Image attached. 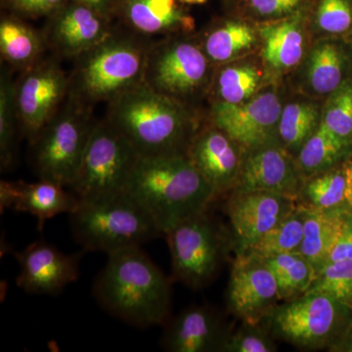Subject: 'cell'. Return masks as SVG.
I'll list each match as a JSON object with an SVG mask.
<instances>
[{"label": "cell", "mask_w": 352, "mask_h": 352, "mask_svg": "<svg viewBox=\"0 0 352 352\" xmlns=\"http://www.w3.org/2000/svg\"><path fill=\"white\" fill-rule=\"evenodd\" d=\"M107 256L92 289L97 303L107 314L134 327L164 326L171 317V278L141 247Z\"/></svg>", "instance_id": "cell-1"}, {"label": "cell", "mask_w": 352, "mask_h": 352, "mask_svg": "<svg viewBox=\"0 0 352 352\" xmlns=\"http://www.w3.org/2000/svg\"><path fill=\"white\" fill-rule=\"evenodd\" d=\"M124 193L151 217L164 237L182 220L208 210L217 198L186 154L139 157Z\"/></svg>", "instance_id": "cell-2"}, {"label": "cell", "mask_w": 352, "mask_h": 352, "mask_svg": "<svg viewBox=\"0 0 352 352\" xmlns=\"http://www.w3.org/2000/svg\"><path fill=\"white\" fill-rule=\"evenodd\" d=\"M106 120L126 136L140 157L187 154L198 119L187 104L142 83L108 103Z\"/></svg>", "instance_id": "cell-3"}, {"label": "cell", "mask_w": 352, "mask_h": 352, "mask_svg": "<svg viewBox=\"0 0 352 352\" xmlns=\"http://www.w3.org/2000/svg\"><path fill=\"white\" fill-rule=\"evenodd\" d=\"M150 44L138 34L113 31L107 38L76 58L69 76V98L91 107L110 103L142 85Z\"/></svg>", "instance_id": "cell-4"}, {"label": "cell", "mask_w": 352, "mask_h": 352, "mask_svg": "<svg viewBox=\"0 0 352 352\" xmlns=\"http://www.w3.org/2000/svg\"><path fill=\"white\" fill-rule=\"evenodd\" d=\"M69 215L74 238L85 252L109 256L164 237L151 217L124 192L80 201Z\"/></svg>", "instance_id": "cell-5"}, {"label": "cell", "mask_w": 352, "mask_h": 352, "mask_svg": "<svg viewBox=\"0 0 352 352\" xmlns=\"http://www.w3.org/2000/svg\"><path fill=\"white\" fill-rule=\"evenodd\" d=\"M96 122L91 107L69 98L32 142V163L39 179L71 186L80 170Z\"/></svg>", "instance_id": "cell-6"}, {"label": "cell", "mask_w": 352, "mask_h": 352, "mask_svg": "<svg viewBox=\"0 0 352 352\" xmlns=\"http://www.w3.org/2000/svg\"><path fill=\"white\" fill-rule=\"evenodd\" d=\"M214 67L201 43L173 34L150 44L143 83L188 105V101L210 89Z\"/></svg>", "instance_id": "cell-7"}, {"label": "cell", "mask_w": 352, "mask_h": 352, "mask_svg": "<svg viewBox=\"0 0 352 352\" xmlns=\"http://www.w3.org/2000/svg\"><path fill=\"white\" fill-rule=\"evenodd\" d=\"M140 155L107 120L96 122L69 191L80 201L122 193Z\"/></svg>", "instance_id": "cell-8"}, {"label": "cell", "mask_w": 352, "mask_h": 352, "mask_svg": "<svg viewBox=\"0 0 352 352\" xmlns=\"http://www.w3.org/2000/svg\"><path fill=\"white\" fill-rule=\"evenodd\" d=\"M208 210L176 224L166 234L173 279L192 289L210 284L226 254V238Z\"/></svg>", "instance_id": "cell-9"}, {"label": "cell", "mask_w": 352, "mask_h": 352, "mask_svg": "<svg viewBox=\"0 0 352 352\" xmlns=\"http://www.w3.org/2000/svg\"><path fill=\"white\" fill-rule=\"evenodd\" d=\"M346 309L349 308L330 296L307 293L277 305L266 319L278 339L314 351L330 347L339 338Z\"/></svg>", "instance_id": "cell-10"}, {"label": "cell", "mask_w": 352, "mask_h": 352, "mask_svg": "<svg viewBox=\"0 0 352 352\" xmlns=\"http://www.w3.org/2000/svg\"><path fill=\"white\" fill-rule=\"evenodd\" d=\"M69 76L54 60H41L15 82L20 131L31 143L69 96Z\"/></svg>", "instance_id": "cell-11"}, {"label": "cell", "mask_w": 352, "mask_h": 352, "mask_svg": "<svg viewBox=\"0 0 352 352\" xmlns=\"http://www.w3.org/2000/svg\"><path fill=\"white\" fill-rule=\"evenodd\" d=\"M281 96L275 89H263L241 104L214 101L210 122L244 149L278 140Z\"/></svg>", "instance_id": "cell-12"}, {"label": "cell", "mask_w": 352, "mask_h": 352, "mask_svg": "<svg viewBox=\"0 0 352 352\" xmlns=\"http://www.w3.org/2000/svg\"><path fill=\"white\" fill-rule=\"evenodd\" d=\"M276 280L258 256L238 252L227 289L231 314L244 323L258 325L279 302Z\"/></svg>", "instance_id": "cell-13"}, {"label": "cell", "mask_w": 352, "mask_h": 352, "mask_svg": "<svg viewBox=\"0 0 352 352\" xmlns=\"http://www.w3.org/2000/svg\"><path fill=\"white\" fill-rule=\"evenodd\" d=\"M85 251L65 254L45 241H36L14 252L19 264L16 283L32 295H58L80 277V264Z\"/></svg>", "instance_id": "cell-14"}, {"label": "cell", "mask_w": 352, "mask_h": 352, "mask_svg": "<svg viewBox=\"0 0 352 352\" xmlns=\"http://www.w3.org/2000/svg\"><path fill=\"white\" fill-rule=\"evenodd\" d=\"M296 208V200L281 194L234 190L227 214L238 252H249Z\"/></svg>", "instance_id": "cell-15"}, {"label": "cell", "mask_w": 352, "mask_h": 352, "mask_svg": "<svg viewBox=\"0 0 352 352\" xmlns=\"http://www.w3.org/2000/svg\"><path fill=\"white\" fill-rule=\"evenodd\" d=\"M111 19L92 7L68 0L48 17L46 43L61 56L78 58L112 34Z\"/></svg>", "instance_id": "cell-16"}, {"label": "cell", "mask_w": 352, "mask_h": 352, "mask_svg": "<svg viewBox=\"0 0 352 352\" xmlns=\"http://www.w3.org/2000/svg\"><path fill=\"white\" fill-rule=\"evenodd\" d=\"M296 161L279 140L244 150L237 187L240 191H265L296 200L300 188Z\"/></svg>", "instance_id": "cell-17"}, {"label": "cell", "mask_w": 352, "mask_h": 352, "mask_svg": "<svg viewBox=\"0 0 352 352\" xmlns=\"http://www.w3.org/2000/svg\"><path fill=\"white\" fill-rule=\"evenodd\" d=\"M244 148L210 124L194 136L187 157L217 196L237 187Z\"/></svg>", "instance_id": "cell-18"}, {"label": "cell", "mask_w": 352, "mask_h": 352, "mask_svg": "<svg viewBox=\"0 0 352 352\" xmlns=\"http://www.w3.org/2000/svg\"><path fill=\"white\" fill-rule=\"evenodd\" d=\"M163 327L160 344L170 352H222L230 333L221 315L210 305L186 308Z\"/></svg>", "instance_id": "cell-19"}, {"label": "cell", "mask_w": 352, "mask_h": 352, "mask_svg": "<svg viewBox=\"0 0 352 352\" xmlns=\"http://www.w3.org/2000/svg\"><path fill=\"white\" fill-rule=\"evenodd\" d=\"M311 1L281 19L256 22L261 38V58L265 68L273 75H285L302 64L307 51V32L309 29Z\"/></svg>", "instance_id": "cell-20"}, {"label": "cell", "mask_w": 352, "mask_h": 352, "mask_svg": "<svg viewBox=\"0 0 352 352\" xmlns=\"http://www.w3.org/2000/svg\"><path fill=\"white\" fill-rule=\"evenodd\" d=\"M67 187L50 180L38 182H0V208L13 210L34 215L38 219V229L43 230L46 220L56 215L71 214L80 205V200Z\"/></svg>", "instance_id": "cell-21"}, {"label": "cell", "mask_w": 352, "mask_h": 352, "mask_svg": "<svg viewBox=\"0 0 352 352\" xmlns=\"http://www.w3.org/2000/svg\"><path fill=\"white\" fill-rule=\"evenodd\" d=\"M349 69L351 56L344 43L335 36H324L315 41L303 58L300 87L311 98H327L351 78Z\"/></svg>", "instance_id": "cell-22"}, {"label": "cell", "mask_w": 352, "mask_h": 352, "mask_svg": "<svg viewBox=\"0 0 352 352\" xmlns=\"http://www.w3.org/2000/svg\"><path fill=\"white\" fill-rule=\"evenodd\" d=\"M177 1L179 0H122L117 16L140 36L187 34L193 31L195 21Z\"/></svg>", "instance_id": "cell-23"}, {"label": "cell", "mask_w": 352, "mask_h": 352, "mask_svg": "<svg viewBox=\"0 0 352 352\" xmlns=\"http://www.w3.org/2000/svg\"><path fill=\"white\" fill-rule=\"evenodd\" d=\"M48 47L43 32H39L17 16H6L0 22V53L10 68L27 71L43 60Z\"/></svg>", "instance_id": "cell-24"}, {"label": "cell", "mask_w": 352, "mask_h": 352, "mask_svg": "<svg viewBox=\"0 0 352 352\" xmlns=\"http://www.w3.org/2000/svg\"><path fill=\"white\" fill-rule=\"evenodd\" d=\"M203 50L214 65H224L244 56L261 45L256 24L244 19H229L208 30Z\"/></svg>", "instance_id": "cell-25"}, {"label": "cell", "mask_w": 352, "mask_h": 352, "mask_svg": "<svg viewBox=\"0 0 352 352\" xmlns=\"http://www.w3.org/2000/svg\"><path fill=\"white\" fill-rule=\"evenodd\" d=\"M302 208L305 229L298 252L314 264L318 272L327 261L336 234L346 212L336 208Z\"/></svg>", "instance_id": "cell-26"}, {"label": "cell", "mask_w": 352, "mask_h": 352, "mask_svg": "<svg viewBox=\"0 0 352 352\" xmlns=\"http://www.w3.org/2000/svg\"><path fill=\"white\" fill-rule=\"evenodd\" d=\"M322 108L314 98L283 105L278 124V140L291 154H298L320 126Z\"/></svg>", "instance_id": "cell-27"}, {"label": "cell", "mask_w": 352, "mask_h": 352, "mask_svg": "<svg viewBox=\"0 0 352 352\" xmlns=\"http://www.w3.org/2000/svg\"><path fill=\"white\" fill-rule=\"evenodd\" d=\"M263 69L251 62L224 64L215 72L212 87L214 101L241 104L263 90Z\"/></svg>", "instance_id": "cell-28"}, {"label": "cell", "mask_w": 352, "mask_h": 352, "mask_svg": "<svg viewBox=\"0 0 352 352\" xmlns=\"http://www.w3.org/2000/svg\"><path fill=\"white\" fill-rule=\"evenodd\" d=\"M275 280L280 300H289L305 295L317 277V270L300 252L261 258Z\"/></svg>", "instance_id": "cell-29"}, {"label": "cell", "mask_w": 352, "mask_h": 352, "mask_svg": "<svg viewBox=\"0 0 352 352\" xmlns=\"http://www.w3.org/2000/svg\"><path fill=\"white\" fill-rule=\"evenodd\" d=\"M349 145L338 138L325 124H320L316 131L302 145L296 157L300 173L316 175L332 166L342 156Z\"/></svg>", "instance_id": "cell-30"}, {"label": "cell", "mask_w": 352, "mask_h": 352, "mask_svg": "<svg viewBox=\"0 0 352 352\" xmlns=\"http://www.w3.org/2000/svg\"><path fill=\"white\" fill-rule=\"evenodd\" d=\"M303 212L296 207L247 252L261 258L300 252L303 239Z\"/></svg>", "instance_id": "cell-31"}, {"label": "cell", "mask_w": 352, "mask_h": 352, "mask_svg": "<svg viewBox=\"0 0 352 352\" xmlns=\"http://www.w3.org/2000/svg\"><path fill=\"white\" fill-rule=\"evenodd\" d=\"M20 131L15 98V82L7 69L0 80V163L2 168H10L15 160L17 132Z\"/></svg>", "instance_id": "cell-32"}, {"label": "cell", "mask_w": 352, "mask_h": 352, "mask_svg": "<svg viewBox=\"0 0 352 352\" xmlns=\"http://www.w3.org/2000/svg\"><path fill=\"white\" fill-rule=\"evenodd\" d=\"M308 23L322 38L351 34L352 0H312Z\"/></svg>", "instance_id": "cell-33"}, {"label": "cell", "mask_w": 352, "mask_h": 352, "mask_svg": "<svg viewBox=\"0 0 352 352\" xmlns=\"http://www.w3.org/2000/svg\"><path fill=\"white\" fill-rule=\"evenodd\" d=\"M307 293L323 294L344 307L352 308V261L322 266Z\"/></svg>", "instance_id": "cell-34"}, {"label": "cell", "mask_w": 352, "mask_h": 352, "mask_svg": "<svg viewBox=\"0 0 352 352\" xmlns=\"http://www.w3.org/2000/svg\"><path fill=\"white\" fill-rule=\"evenodd\" d=\"M321 122L349 144L352 139V78L326 98Z\"/></svg>", "instance_id": "cell-35"}, {"label": "cell", "mask_w": 352, "mask_h": 352, "mask_svg": "<svg viewBox=\"0 0 352 352\" xmlns=\"http://www.w3.org/2000/svg\"><path fill=\"white\" fill-rule=\"evenodd\" d=\"M346 176L344 171H323L314 175L305 184L303 193L310 207L318 208H337L344 201Z\"/></svg>", "instance_id": "cell-36"}, {"label": "cell", "mask_w": 352, "mask_h": 352, "mask_svg": "<svg viewBox=\"0 0 352 352\" xmlns=\"http://www.w3.org/2000/svg\"><path fill=\"white\" fill-rule=\"evenodd\" d=\"M311 0H241L245 17L256 22L281 19L302 9Z\"/></svg>", "instance_id": "cell-37"}, {"label": "cell", "mask_w": 352, "mask_h": 352, "mask_svg": "<svg viewBox=\"0 0 352 352\" xmlns=\"http://www.w3.org/2000/svg\"><path fill=\"white\" fill-rule=\"evenodd\" d=\"M277 351L270 336L258 325L244 323L236 332L229 333L222 352H274Z\"/></svg>", "instance_id": "cell-38"}, {"label": "cell", "mask_w": 352, "mask_h": 352, "mask_svg": "<svg viewBox=\"0 0 352 352\" xmlns=\"http://www.w3.org/2000/svg\"><path fill=\"white\" fill-rule=\"evenodd\" d=\"M15 15L25 18L50 17L68 0H2Z\"/></svg>", "instance_id": "cell-39"}, {"label": "cell", "mask_w": 352, "mask_h": 352, "mask_svg": "<svg viewBox=\"0 0 352 352\" xmlns=\"http://www.w3.org/2000/svg\"><path fill=\"white\" fill-rule=\"evenodd\" d=\"M352 261V214H344L325 264Z\"/></svg>", "instance_id": "cell-40"}, {"label": "cell", "mask_w": 352, "mask_h": 352, "mask_svg": "<svg viewBox=\"0 0 352 352\" xmlns=\"http://www.w3.org/2000/svg\"><path fill=\"white\" fill-rule=\"evenodd\" d=\"M96 9L99 12L105 14L108 17L113 18L117 15L122 0H71Z\"/></svg>", "instance_id": "cell-41"}, {"label": "cell", "mask_w": 352, "mask_h": 352, "mask_svg": "<svg viewBox=\"0 0 352 352\" xmlns=\"http://www.w3.org/2000/svg\"><path fill=\"white\" fill-rule=\"evenodd\" d=\"M329 349L332 351L352 352V330L347 332L346 337L336 340Z\"/></svg>", "instance_id": "cell-42"}, {"label": "cell", "mask_w": 352, "mask_h": 352, "mask_svg": "<svg viewBox=\"0 0 352 352\" xmlns=\"http://www.w3.org/2000/svg\"><path fill=\"white\" fill-rule=\"evenodd\" d=\"M346 176V191H344V201L352 207V164H349L344 170Z\"/></svg>", "instance_id": "cell-43"}, {"label": "cell", "mask_w": 352, "mask_h": 352, "mask_svg": "<svg viewBox=\"0 0 352 352\" xmlns=\"http://www.w3.org/2000/svg\"><path fill=\"white\" fill-rule=\"evenodd\" d=\"M208 0H179L182 3L186 4H203L207 2Z\"/></svg>", "instance_id": "cell-44"}, {"label": "cell", "mask_w": 352, "mask_h": 352, "mask_svg": "<svg viewBox=\"0 0 352 352\" xmlns=\"http://www.w3.org/2000/svg\"><path fill=\"white\" fill-rule=\"evenodd\" d=\"M351 48H352V32H351Z\"/></svg>", "instance_id": "cell-45"}]
</instances>
